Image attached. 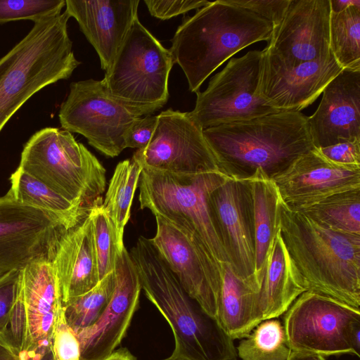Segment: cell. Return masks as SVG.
I'll return each mask as SVG.
<instances>
[{
    "instance_id": "6da1fadb",
    "label": "cell",
    "mask_w": 360,
    "mask_h": 360,
    "mask_svg": "<svg viewBox=\"0 0 360 360\" xmlns=\"http://www.w3.org/2000/svg\"><path fill=\"white\" fill-rule=\"evenodd\" d=\"M129 255L141 289L172 330L174 349L165 360H237L233 340L186 293L150 239L140 236Z\"/></svg>"
},
{
    "instance_id": "7a4b0ae2",
    "label": "cell",
    "mask_w": 360,
    "mask_h": 360,
    "mask_svg": "<svg viewBox=\"0 0 360 360\" xmlns=\"http://www.w3.org/2000/svg\"><path fill=\"white\" fill-rule=\"evenodd\" d=\"M278 226L306 290L360 309V235L325 228L281 198Z\"/></svg>"
},
{
    "instance_id": "3957f363",
    "label": "cell",
    "mask_w": 360,
    "mask_h": 360,
    "mask_svg": "<svg viewBox=\"0 0 360 360\" xmlns=\"http://www.w3.org/2000/svg\"><path fill=\"white\" fill-rule=\"evenodd\" d=\"M221 171L238 179L261 169L273 178L315 148L307 117L281 111L203 129Z\"/></svg>"
},
{
    "instance_id": "277c9868",
    "label": "cell",
    "mask_w": 360,
    "mask_h": 360,
    "mask_svg": "<svg viewBox=\"0 0 360 360\" xmlns=\"http://www.w3.org/2000/svg\"><path fill=\"white\" fill-rule=\"evenodd\" d=\"M273 27L267 20L231 4L210 1L177 28L169 51L184 71L191 92L235 53L268 41Z\"/></svg>"
},
{
    "instance_id": "5b68a950",
    "label": "cell",
    "mask_w": 360,
    "mask_h": 360,
    "mask_svg": "<svg viewBox=\"0 0 360 360\" xmlns=\"http://www.w3.org/2000/svg\"><path fill=\"white\" fill-rule=\"evenodd\" d=\"M70 15L34 22L28 34L0 58V132L35 93L68 79L80 64L68 32Z\"/></svg>"
},
{
    "instance_id": "8992f818",
    "label": "cell",
    "mask_w": 360,
    "mask_h": 360,
    "mask_svg": "<svg viewBox=\"0 0 360 360\" xmlns=\"http://www.w3.org/2000/svg\"><path fill=\"white\" fill-rule=\"evenodd\" d=\"M229 177L221 171L176 174L143 168L138 184L140 208L150 210L190 240L202 243L221 266L229 260L212 218L209 197Z\"/></svg>"
},
{
    "instance_id": "52a82bcc",
    "label": "cell",
    "mask_w": 360,
    "mask_h": 360,
    "mask_svg": "<svg viewBox=\"0 0 360 360\" xmlns=\"http://www.w3.org/2000/svg\"><path fill=\"white\" fill-rule=\"evenodd\" d=\"M74 205L91 208L105 189V169L71 132L46 127L25 144L18 167Z\"/></svg>"
},
{
    "instance_id": "ba28073f",
    "label": "cell",
    "mask_w": 360,
    "mask_h": 360,
    "mask_svg": "<svg viewBox=\"0 0 360 360\" xmlns=\"http://www.w3.org/2000/svg\"><path fill=\"white\" fill-rule=\"evenodd\" d=\"M173 65L169 49L137 17L101 81L118 100L155 112L167 102Z\"/></svg>"
},
{
    "instance_id": "9c48e42d",
    "label": "cell",
    "mask_w": 360,
    "mask_h": 360,
    "mask_svg": "<svg viewBox=\"0 0 360 360\" xmlns=\"http://www.w3.org/2000/svg\"><path fill=\"white\" fill-rule=\"evenodd\" d=\"M291 351L324 357L360 356V310L311 291L302 293L284 313Z\"/></svg>"
},
{
    "instance_id": "30bf717a",
    "label": "cell",
    "mask_w": 360,
    "mask_h": 360,
    "mask_svg": "<svg viewBox=\"0 0 360 360\" xmlns=\"http://www.w3.org/2000/svg\"><path fill=\"white\" fill-rule=\"evenodd\" d=\"M154 112L118 100L101 80L89 79L70 84L58 117L63 129L82 134L91 146L114 158L125 148L124 135L130 124Z\"/></svg>"
},
{
    "instance_id": "8fae6325",
    "label": "cell",
    "mask_w": 360,
    "mask_h": 360,
    "mask_svg": "<svg viewBox=\"0 0 360 360\" xmlns=\"http://www.w3.org/2000/svg\"><path fill=\"white\" fill-rule=\"evenodd\" d=\"M264 55V50H253L231 58L204 91L196 92L195 108L188 112L202 129L281 112L260 94Z\"/></svg>"
},
{
    "instance_id": "7c38bea8",
    "label": "cell",
    "mask_w": 360,
    "mask_h": 360,
    "mask_svg": "<svg viewBox=\"0 0 360 360\" xmlns=\"http://www.w3.org/2000/svg\"><path fill=\"white\" fill-rule=\"evenodd\" d=\"M81 220L20 203L8 191L0 196L1 273L22 270L37 260L51 261L60 237Z\"/></svg>"
},
{
    "instance_id": "4fadbf2b",
    "label": "cell",
    "mask_w": 360,
    "mask_h": 360,
    "mask_svg": "<svg viewBox=\"0 0 360 360\" xmlns=\"http://www.w3.org/2000/svg\"><path fill=\"white\" fill-rule=\"evenodd\" d=\"M132 159L143 169L176 174L221 171L203 129L188 112L172 109L158 115L149 143L137 150Z\"/></svg>"
},
{
    "instance_id": "5bb4252c",
    "label": "cell",
    "mask_w": 360,
    "mask_h": 360,
    "mask_svg": "<svg viewBox=\"0 0 360 360\" xmlns=\"http://www.w3.org/2000/svg\"><path fill=\"white\" fill-rule=\"evenodd\" d=\"M155 217L156 233L150 242L186 293L217 320L219 264L202 243L192 241L160 216Z\"/></svg>"
},
{
    "instance_id": "9a60e30c",
    "label": "cell",
    "mask_w": 360,
    "mask_h": 360,
    "mask_svg": "<svg viewBox=\"0 0 360 360\" xmlns=\"http://www.w3.org/2000/svg\"><path fill=\"white\" fill-rule=\"evenodd\" d=\"M209 205L232 269L259 288L255 276L253 204L248 180L227 178L211 193Z\"/></svg>"
},
{
    "instance_id": "2e32d148",
    "label": "cell",
    "mask_w": 360,
    "mask_h": 360,
    "mask_svg": "<svg viewBox=\"0 0 360 360\" xmlns=\"http://www.w3.org/2000/svg\"><path fill=\"white\" fill-rule=\"evenodd\" d=\"M263 50L259 91L266 104L278 111L300 112L307 108L343 70L333 53L290 65Z\"/></svg>"
},
{
    "instance_id": "e0dca14e",
    "label": "cell",
    "mask_w": 360,
    "mask_h": 360,
    "mask_svg": "<svg viewBox=\"0 0 360 360\" xmlns=\"http://www.w3.org/2000/svg\"><path fill=\"white\" fill-rule=\"evenodd\" d=\"M330 15V0H290L264 50L290 65L331 54Z\"/></svg>"
},
{
    "instance_id": "ac0fdd59",
    "label": "cell",
    "mask_w": 360,
    "mask_h": 360,
    "mask_svg": "<svg viewBox=\"0 0 360 360\" xmlns=\"http://www.w3.org/2000/svg\"><path fill=\"white\" fill-rule=\"evenodd\" d=\"M114 272L116 283L108 306L93 326L77 334L80 360H101L115 350L139 307L140 279L124 247L117 254Z\"/></svg>"
},
{
    "instance_id": "d6986e66",
    "label": "cell",
    "mask_w": 360,
    "mask_h": 360,
    "mask_svg": "<svg viewBox=\"0 0 360 360\" xmlns=\"http://www.w3.org/2000/svg\"><path fill=\"white\" fill-rule=\"evenodd\" d=\"M271 179L282 200L295 209L338 193L359 188L360 166L335 163L314 148Z\"/></svg>"
},
{
    "instance_id": "ffe728a7",
    "label": "cell",
    "mask_w": 360,
    "mask_h": 360,
    "mask_svg": "<svg viewBox=\"0 0 360 360\" xmlns=\"http://www.w3.org/2000/svg\"><path fill=\"white\" fill-rule=\"evenodd\" d=\"M307 122L316 148L360 140V69H343Z\"/></svg>"
},
{
    "instance_id": "44dd1931",
    "label": "cell",
    "mask_w": 360,
    "mask_h": 360,
    "mask_svg": "<svg viewBox=\"0 0 360 360\" xmlns=\"http://www.w3.org/2000/svg\"><path fill=\"white\" fill-rule=\"evenodd\" d=\"M19 300L25 323L20 352L51 344L55 323L63 309L51 261L37 260L21 270Z\"/></svg>"
},
{
    "instance_id": "7402d4cb",
    "label": "cell",
    "mask_w": 360,
    "mask_h": 360,
    "mask_svg": "<svg viewBox=\"0 0 360 360\" xmlns=\"http://www.w3.org/2000/svg\"><path fill=\"white\" fill-rule=\"evenodd\" d=\"M139 0H65V11L94 46L101 68L112 65L134 20Z\"/></svg>"
},
{
    "instance_id": "603a6c76",
    "label": "cell",
    "mask_w": 360,
    "mask_h": 360,
    "mask_svg": "<svg viewBox=\"0 0 360 360\" xmlns=\"http://www.w3.org/2000/svg\"><path fill=\"white\" fill-rule=\"evenodd\" d=\"M51 262L63 305L87 292L98 283L100 279L89 214L63 234Z\"/></svg>"
},
{
    "instance_id": "cb8c5ba5",
    "label": "cell",
    "mask_w": 360,
    "mask_h": 360,
    "mask_svg": "<svg viewBox=\"0 0 360 360\" xmlns=\"http://www.w3.org/2000/svg\"><path fill=\"white\" fill-rule=\"evenodd\" d=\"M305 291L278 228L265 261L257 293V310L260 322L283 315Z\"/></svg>"
},
{
    "instance_id": "d4e9b609",
    "label": "cell",
    "mask_w": 360,
    "mask_h": 360,
    "mask_svg": "<svg viewBox=\"0 0 360 360\" xmlns=\"http://www.w3.org/2000/svg\"><path fill=\"white\" fill-rule=\"evenodd\" d=\"M221 275L217 321L233 340L244 338L260 323L257 310L259 288L238 276L229 263L221 265Z\"/></svg>"
},
{
    "instance_id": "484cf974",
    "label": "cell",
    "mask_w": 360,
    "mask_h": 360,
    "mask_svg": "<svg viewBox=\"0 0 360 360\" xmlns=\"http://www.w3.org/2000/svg\"><path fill=\"white\" fill-rule=\"evenodd\" d=\"M250 184L253 204L255 239V276L260 286L267 255L278 230L281 195L274 181L261 169L246 179Z\"/></svg>"
},
{
    "instance_id": "4316f807",
    "label": "cell",
    "mask_w": 360,
    "mask_h": 360,
    "mask_svg": "<svg viewBox=\"0 0 360 360\" xmlns=\"http://www.w3.org/2000/svg\"><path fill=\"white\" fill-rule=\"evenodd\" d=\"M142 169L132 158L119 162L102 204L114 226L119 251L124 247V230L131 215V204Z\"/></svg>"
},
{
    "instance_id": "83f0119b",
    "label": "cell",
    "mask_w": 360,
    "mask_h": 360,
    "mask_svg": "<svg viewBox=\"0 0 360 360\" xmlns=\"http://www.w3.org/2000/svg\"><path fill=\"white\" fill-rule=\"evenodd\" d=\"M293 210L328 229L360 235V188L338 193Z\"/></svg>"
},
{
    "instance_id": "f1b7e54d",
    "label": "cell",
    "mask_w": 360,
    "mask_h": 360,
    "mask_svg": "<svg viewBox=\"0 0 360 360\" xmlns=\"http://www.w3.org/2000/svg\"><path fill=\"white\" fill-rule=\"evenodd\" d=\"M8 190L20 203L66 218L81 220L91 208L77 206L35 177L18 168L9 178Z\"/></svg>"
},
{
    "instance_id": "f546056e",
    "label": "cell",
    "mask_w": 360,
    "mask_h": 360,
    "mask_svg": "<svg viewBox=\"0 0 360 360\" xmlns=\"http://www.w3.org/2000/svg\"><path fill=\"white\" fill-rule=\"evenodd\" d=\"M329 38L338 64L343 69H360V4L337 13L330 11Z\"/></svg>"
},
{
    "instance_id": "4dcf8cb0",
    "label": "cell",
    "mask_w": 360,
    "mask_h": 360,
    "mask_svg": "<svg viewBox=\"0 0 360 360\" xmlns=\"http://www.w3.org/2000/svg\"><path fill=\"white\" fill-rule=\"evenodd\" d=\"M236 350L242 360H286L292 352L283 324L276 318L260 322Z\"/></svg>"
},
{
    "instance_id": "1f68e13d",
    "label": "cell",
    "mask_w": 360,
    "mask_h": 360,
    "mask_svg": "<svg viewBox=\"0 0 360 360\" xmlns=\"http://www.w3.org/2000/svg\"><path fill=\"white\" fill-rule=\"evenodd\" d=\"M115 283L113 271L91 290L63 305L65 320L76 334L93 326L101 317L112 297Z\"/></svg>"
},
{
    "instance_id": "d6a6232c",
    "label": "cell",
    "mask_w": 360,
    "mask_h": 360,
    "mask_svg": "<svg viewBox=\"0 0 360 360\" xmlns=\"http://www.w3.org/2000/svg\"><path fill=\"white\" fill-rule=\"evenodd\" d=\"M102 204L101 198L94 203L89 213L100 281L114 271L117 254L120 252L114 226Z\"/></svg>"
},
{
    "instance_id": "836d02e7",
    "label": "cell",
    "mask_w": 360,
    "mask_h": 360,
    "mask_svg": "<svg viewBox=\"0 0 360 360\" xmlns=\"http://www.w3.org/2000/svg\"><path fill=\"white\" fill-rule=\"evenodd\" d=\"M65 6V0H0V25L55 16L61 13Z\"/></svg>"
},
{
    "instance_id": "e575fe53",
    "label": "cell",
    "mask_w": 360,
    "mask_h": 360,
    "mask_svg": "<svg viewBox=\"0 0 360 360\" xmlns=\"http://www.w3.org/2000/svg\"><path fill=\"white\" fill-rule=\"evenodd\" d=\"M51 347L53 360H80V343L65 320L63 307L54 326Z\"/></svg>"
},
{
    "instance_id": "d590c367",
    "label": "cell",
    "mask_w": 360,
    "mask_h": 360,
    "mask_svg": "<svg viewBox=\"0 0 360 360\" xmlns=\"http://www.w3.org/2000/svg\"><path fill=\"white\" fill-rule=\"evenodd\" d=\"M20 281L21 270L18 269L11 270L0 276V337L6 340L18 297Z\"/></svg>"
},
{
    "instance_id": "8d00e7d4",
    "label": "cell",
    "mask_w": 360,
    "mask_h": 360,
    "mask_svg": "<svg viewBox=\"0 0 360 360\" xmlns=\"http://www.w3.org/2000/svg\"><path fill=\"white\" fill-rule=\"evenodd\" d=\"M229 1L267 20L274 27L283 19L290 0H229Z\"/></svg>"
},
{
    "instance_id": "74e56055",
    "label": "cell",
    "mask_w": 360,
    "mask_h": 360,
    "mask_svg": "<svg viewBox=\"0 0 360 360\" xmlns=\"http://www.w3.org/2000/svg\"><path fill=\"white\" fill-rule=\"evenodd\" d=\"M151 15L161 20L169 19L191 10L201 8L210 4L200 0H145Z\"/></svg>"
},
{
    "instance_id": "f35d334b",
    "label": "cell",
    "mask_w": 360,
    "mask_h": 360,
    "mask_svg": "<svg viewBox=\"0 0 360 360\" xmlns=\"http://www.w3.org/2000/svg\"><path fill=\"white\" fill-rule=\"evenodd\" d=\"M158 115H146L135 120L124 135L126 148L141 149L147 146L154 133Z\"/></svg>"
},
{
    "instance_id": "ab89813d",
    "label": "cell",
    "mask_w": 360,
    "mask_h": 360,
    "mask_svg": "<svg viewBox=\"0 0 360 360\" xmlns=\"http://www.w3.org/2000/svg\"><path fill=\"white\" fill-rule=\"evenodd\" d=\"M317 149L323 157L335 163L360 166V140L341 142Z\"/></svg>"
},
{
    "instance_id": "60d3db41",
    "label": "cell",
    "mask_w": 360,
    "mask_h": 360,
    "mask_svg": "<svg viewBox=\"0 0 360 360\" xmlns=\"http://www.w3.org/2000/svg\"><path fill=\"white\" fill-rule=\"evenodd\" d=\"M18 360H53L51 344L20 352L18 354Z\"/></svg>"
},
{
    "instance_id": "b9f144b4",
    "label": "cell",
    "mask_w": 360,
    "mask_h": 360,
    "mask_svg": "<svg viewBox=\"0 0 360 360\" xmlns=\"http://www.w3.org/2000/svg\"><path fill=\"white\" fill-rule=\"evenodd\" d=\"M18 353L10 343L0 337V360H17Z\"/></svg>"
},
{
    "instance_id": "7bdbcfd3",
    "label": "cell",
    "mask_w": 360,
    "mask_h": 360,
    "mask_svg": "<svg viewBox=\"0 0 360 360\" xmlns=\"http://www.w3.org/2000/svg\"><path fill=\"white\" fill-rule=\"evenodd\" d=\"M101 360H136V357L126 348L114 350Z\"/></svg>"
},
{
    "instance_id": "ee69618b",
    "label": "cell",
    "mask_w": 360,
    "mask_h": 360,
    "mask_svg": "<svg viewBox=\"0 0 360 360\" xmlns=\"http://www.w3.org/2000/svg\"><path fill=\"white\" fill-rule=\"evenodd\" d=\"M286 360H326V359L318 354L292 351Z\"/></svg>"
},
{
    "instance_id": "f6af8a7d",
    "label": "cell",
    "mask_w": 360,
    "mask_h": 360,
    "mask_svg": "<svg viewBox=\"0 0 360 360\" xmlns=\"http://www.w3.org/2000/svg\"><path fill=\"white\" fill-rule=\"evenodd\" d=\"M360 4L359 0H330V11L333 12H340L350 5Z\"/></svg>"
},
{
    "instance_id": "bcb514c9",
    "label": "cell",
    "mask_w": 360,
    "mask_h": 360,
    "mask_svg": "<svg viewBox=\"0 0 360 360\" xmlns=\"http://www.w3.org/2000/svg\"><path fill=\"white\" fill-rule=\"evenodd\" d=\"M1 274H1V271H0V276H1Z\"/></svg>"
},
{
    "instance_id": "7dc6e473",
    "label": "cell",
    "mask_w": 360,
    "mask_h": 360,
    "mask_svg": "<svg viewBox=\"0 0 360 360\" xmlns=\"http://www.w3.org/2000/svg\"><path fill=\"white\" fill-rule=\"evenodd\" d=\"M18 360V359H17Z\"/></svg>"
}]
</instances>
